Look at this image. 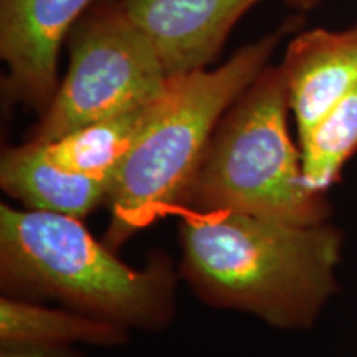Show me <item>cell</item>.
Returning a JSON list of instances; mask_svg holds the SVG:
<instances>
[{"instance_id":"2","label":"cell","mask_w":357,"mask_h":357,"mask_svg":"<svg viewBox=\"0 0 357 357\" xmlns=\"http://www.w3.org/2000/svg\"><path fill=\"white\" fill-rule=\"evenodd\" d=\"M3 294L61 301L126 329L155 331L174 314L176 275L166 257L129 266L77 217L0 205Z\"/></svg>"},{"instance_id":"4","label":"cell","mask_w":357,"mask_h":357,"mask_svg":"<svg viewBox=\"0 0 357 357\" xmlns=\"http://www.w3.org/2000/svg\"><path fill=\"white\" fill-rule=\"evenodd\" d=\"M289 111L283 70L268 65L222 116L182 208L294 225L328 220L326 194L305 184L301 149L288 128Z\"/></svg>"},{"instance_id":"6","label":"cell","mask_w":357,"mask_h":357,"mask_svg":"<svg viewBox=\"0 0 357 357\" xmlns=\"http://www.w3.org/2000/svg\"><path fill=\"white\" fill-rule=\"evenodd\" d=\"M96 0H0L2 93L40 114L55 96L61 47Z\"/></svg>"},{"instance_id":"9","label":"cell","mask_w":357,"mask_h":357,"mask_svg":"<svg viewBox=\"0 0 357 357\" xmlns=\"http://www.w3.org/2000/svg\"><path fill=\"white\" fill-rule=\"evenodd\" d=\"M0 185L29 211L83 218L108 202L113 181L66 172L26 141L7 147L0 160Z\"/></svg>"},{"instance_id":"7","label":"cell","mask_w":357,"mask_h":357,"mask_svg":"<svg viewBox=\"0 0 357 357\" xmlns=\"http://www.w3.org/2000/svg\"><path fill=\"white\" fill-rule=\"evenodd\" d=\"M158 48L169 77L208 68L235 25L263 0H123ZM307 12L323 0H281Z\"/></svg>"},{"instance_id":"1","label":"cell","mask_w":357,"mask_h":357,"mask_svg":"<svg viewBox=\"0 0 357 357\" xmlns=\"http://www.w3.org/2000/svg\"><path fill=\"white\" fill-rule=\"evenodd\" d=\"M182 276L207 305L307 329L337 291L342 231L234 212L177 213Z\"/></svg>"},{"instance_id":"5","label":"cell","mask_w":357,"mask_h":357,"mask_svg":"<svg viewBox=\"0 0 357 357\" xmlns=\"http://www.w3.org/2000/svg\"><path fill=\"white\" fill-rule=\"evenodd\" d=\"M68 68L29 139L50 142L102 119L144 108L169 73L123 0H96L68 38Z\"/></svg>"},{"instance_id":"11","label":"cell","mask_w":357,"mask_h":357,"mask_svg":"<svg viewBox=\"0 0 357 357\" xmlns=\"http://www.w3.org/2000/svg\"><path fill=\"white\" fill-rule=\"evenodd\" d=\"M151 106L153 102L121 116L91 123L60 139L30 142L38 146L48 162L66 172L114 182L116 174L149 118Z\"/></svg>"},{"instance_id":"3","label":"cell","mask_w":357,"mask_h":357,"mask_svg":"<svg viewBox=\"0 0 357 357\" xmlns=\"http://www.w3.org/2000/svg\"><path fill=\"white\" fill-rule=\"evenodd\" d=\"M281 35L283 30L245 45L217 68L169 77L111 187L109 248L182 211L217 124L270 65Z\"/></svg>"},{"instance_id":"12","label":"cell","mask_w":357,"mask_h":357,"mask_svg":"<svg viewBox=\"0 0 357 357\" xmlns=\"http://www.w3.org/2000/svg\"><path fill=\"white\" fill-rule=\"evenodd\" d=\"M307 189L326 194L357 153V86L300 142Z\"/></svg>"},{"instance_id":"8","label":"cell","mask_w":357,"mask_h":357,"mask_svg":"<svg viewBox=\"0 0 357 357\" xmlns=\"http://www.w3.org/2000/svg\"><path fill=\"white\" fill-rule=\"evenodd\" d=\"M280 66L301 142L357 86V24L300 33Z\"/></svg>"},{"instance_id":"10","label":"cell","mask_w":357,"mask_h":357,"mask_svg":"<svg viewBox=\"0 0 357 357\" xmlns=\"http://www.w3.org/2000/svg\"><path fill=\"white\" fill-rule=\"evenodd\" d=\"M129 329L77 311L50 310L3 294L0 298V346L91 344L116 347L128 341Z\"/></svg>"},{"instance_id":"13","label":"cell","mask_w":357,"mask_h":357,"mask_svg":"<svg viewBox=\"0 0 357 357\" xmlns=\"http://www.w3.org/2000/svg\"><path fill=\"white\" fill-rule=\"evenodd\" d=\"M0 357H84L71 346H40V344H3Z\"/></svg>"}]
</instances>
